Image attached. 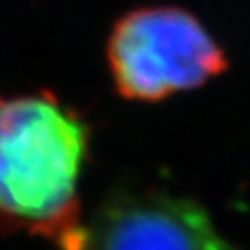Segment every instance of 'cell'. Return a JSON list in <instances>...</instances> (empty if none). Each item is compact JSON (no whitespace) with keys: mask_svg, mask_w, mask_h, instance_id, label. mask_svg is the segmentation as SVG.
Instances as JSON below:
<instances>
[{"mask_svg":"<svg viewBox=\"0 0 250 250\" xmlns=\"http://www.w3.org/2000/svg\"><path fill=\"white\" fill-rule=\"evenodd\" d=\"M89 141L87 121L52 93L0 95V235L85 250L78 186Z\"/></svg>","mask_w":250,"mask_h":250,"instance_id":"cell-1","label":"cell"},{"mask_svg":"<svg viewBox=\"0 0 250 250\" xmlns=\"http://www.w3.org/2000/svg\"><path fill=\"white\" fill-rule=\"evenodd\" d=\"M85 250H239L191 198L115 191L87 221Z\"/></svg>","mask_w":250,"mask_h":250,"instance_id":"cell-3","label":"cell"},{"mask_svg":"<svg viewBox=\"0 0 250 250\" xmlns=\"http://www.w3.org/2000/svg\"><path fill=\"white\" fill-rule=\"evenodd\" d=\"M115 91L134 102H160L202 87L228 69L224 48L193 13L146 6L119 19L107 39Z\"/></svg>","mask_w":250,"mask_h":250,"instance_id":"cell-2","label":"cell"}]
</instances>
